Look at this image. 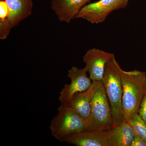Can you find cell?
Instances as JSON below:
<instances>
[{
    "label": "cell",
    "mask_w": 146,
    "mask_h": 146,
    "mask_svg": "<svg viewBox=\"0 0 146 146\" xmlns=\"http://www.w3.org/2000/svg\"><path fill=\"white\" fill-rule=\"evenodd\" d=\"M122 70L114 56L106 66L102 80L112 110L113 128L127 119L122 106L123 91L121 80Z\"/></svg>",
    "instance_id": "1"
},
{
    "label": "cell",
    "mask_w": 146,
    "mask_h": 146,
    "mask_svg": "<svg viewBox=\"0 0 146 146\" xmlns=\"http://www.w3.org/2000/svg\"><path fill=\"white\" fill-rule=\"evenodd\" d=\"M123 94V111L126 118L138 113L146 94V73L134 70H122L121 74Z\"/></svg>",
    "instance_id": "2"
},
{
    "label": "cell",
    "mask_w": 146,
    "mask_h": 146,
    "mask_svg": "<svg viewBox=\"0 0 146 146\" xmlns=\"http://www.w3.org/2000/svg\"><path fill=\"white\" fill-rule=\"evenodd\" d=\"M50 125L52 136L61 142L72 133L86 129L85 121L67 104H61Z\"/></svg>",
    "instance_id": "3"
},
{
    "label": "cell",
    "mask_w": 146,
    "mask_h": 146,
    "mask_svg": "<svg viewBox=\"0 0 146 146\" xmlns=\"http://www.w3.org/2000/svg\"><path fill=\"white\" fill-rule=\"evenodd\" d=\"M113 126L112 110L102 83L92 98L91 116L86 129L109 131L112 129Z\"/></svg>",
    "instance_id": "4"
},
{
    "label": "cell",
    "mask_w": 146,
    "mask_h": 146,
    "mask_svg": "<svg viewBox=\"0 0 146 146\" xmlns=\"http://www.w3.org/2000/svg\"><path fill=\"white\" fill-rule=\"evenodd\" d=\"M129 0H99L84 6L76 18L92 24L102 23L113 11L125 8Z\"/></svg>",
    "instance_id": "5"
},
{
    "label": "cell",
    "mask_w": 146,
    "mask_h": 146,
    "mask_svg": "<svg viewBox=\"0 0 146 146\" xmlns=\"http://www.w3.org/2000/svg\"><path fill=\"white\" fill-rule=\"evenodd\" d=\"M87 73L84 68L73 66L69 70L68 77L70 83L65 84L60 92L58 100L61 104H67L75 95L86 91L91 86L93 81Z\"/></svg>",
    "instance_id": "6"
},
{
    "label": "cell",
    "mask_w": 146,
    "mask_h": 146,
    "mask_svg": "<svg viewBox=\"0 0 146 146\" xmlns=\"http://www.w3.org/2000/svg\"><path fill=\"white\" fill-rule=\"evenodd\" d=\"M114 56L113 53L96 48L87 51L83 60L85 63L84 68L92 81H102L106 66Z\"/></svg>",
    "instance_id": "7"
},
{
    "label": "cell",
    "mask_w": 146,
    "mask_h": 146,
    "mask_svg": "<svg viewBox=\"0 0 146 146\" xmlns=\"http://www.w3.org/2000/svg\"><path fill=\"white\" fill-rule=\"evenodd\" d=\"M102 83V81H93L92 85L89 89L75 95L67 104L83 119L87 127L91 116L92 98L95 92Z\"/></svg>",
    "instance_id": "8"
},
{
    "label": "cell",
    "mask_w": 146,
    "mask_h": 146,
    "mask_svg": "<svg viewBox=\"0 0 146 146\" xmlns=\"http://www.w3.org/2000/svg\"><path fill=\"white\" fill-rule=\"evenodd\" d=\"M109 131L86 129L69 135L61 142L77 146H108Z\"/></svg>",
    "instance_id": "9"
},
{
    "label": "cell",
    "mask_w": 146,
    "mask_h": 146,
    "mask_svg": "<svg viewBox=\"0 0 146 146\" xmlns=\"http://www.w3.org/2000/svg\"><path fill=\"white\" fill-rule=\"evenodd\" d=\"M89 0H52L51 8L60 22L69 23Z\"/></svg>",
    "instance_id": "10"
},
{
    "label": "cell",
    "mask_w": 146,
    "mask_h": 146,
    "mask_svg": "<svg viewBox=\"0 0 146 146\" xmlns=\"http://www.w3.org/2000/svg\"><path fill=\"white\" fill-rule=\"evenodd\" d=\"M5 1L8 7L9 21L12 28L31 15L33 8L31 0Z\"/></svg>",
    "instance_id": "11"
},
{
    "label": "cell",
    "mask_w": 146,
    "mask_h": 146,
    "mask_svg": "<svg viewBox=\"0 0 146 146\" xmlns=\"http://www.w3.org/2000/svg\"><path fill=\"white\" fill-rule=\"evenodd\" d=\"M134 135V131L126 119L110 131L108 146H130Z\"/></svg>",
    "instance_id": "12"
},
{
    "label": "cell",
    "mask_w": 146,
    "mask_h": 146,
    "mask_svg": "<svg viewBox=\"0 0 146 146\" xmlns=\"http://www.w3.org/2000/svg\"><path fill=\"white\" fill-rule=\"evenodd\" d=\"M9 9L5 0L0 1V39L7 38L12 29L9 21Z\"/></svg>",
    "instance_id": "13"
},
{
    "label": "cell",
    "mask_w": 146,
    "mask_h": 146,
    "mask_svg": "<svg viewBox=\"0 0 146 146\" xmlns=\"http://www.w3.org/2000/svg\"><path fill=\"white\" fill-rule=\"evenodd\" d=\"M134 133L146 141V124L138 113H135L127 118Z\"/></svg>",
    "instance_id": "14"
},
{
    "label": "cell",
    "mask_w": 146,
    "mask_h": 146,
    "mask_svg": "<svg viewBox=\"0 0 146 146\" xmlns=\"http://www.w3.org/2000/svg\"><path fill=\"white\" fill-rule=\"evenodd\" d=\"M138 113L146 124V94L141 102Z\"/></svg>",
    "instance_id": "15"
},
{
    "label": "cell",
    "mask_w": 146,
    "mask_h": 146,
    "mask_svg": "<svg viewBox=\"0 0 146 146\" xmlns=\"http://www.w3.org/2000/svg\"><path fill=\"white\" fill-rule=\"evenodd\" d=\"M130 146H146V141L135 134Z\"/></svg>",
    "instance_id": "16"
}]
</instances>
